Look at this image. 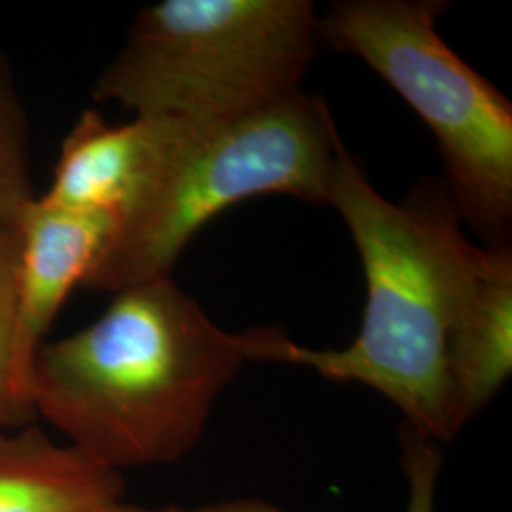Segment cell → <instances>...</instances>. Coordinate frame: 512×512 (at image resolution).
Here are the masks:
<instances>
[{"mask_svg":"<svg viewBox=\"0 0 512 512\" xmlns=\"http://www.w3.org/2000/svg\"><path fill=\"white\" fill-rule=\"evenodd\" d=\"M122 494L120 473L37 425L0 429V512H90Z\"/></svg>","mask_w":512,"mask_h":512,"instance_id":"cell-8","label":"cell"},{"mask_svg":"<svg viewBox=\"0 0 512 512\" xmlns=\"http://www.w3.org/2000/svg\"><path fill=\"white\" fill-rule=\"evenodd\" d=\"M319 40L310 0H162L137 12L93 99L219 124L300 92Z\"/></svg>","mask_w":512,"mask_h":512,"instance_id":"cell-4","label":"cell"},{"mask_svg":"<svg viewBox=\"0 0 512 512\" xmlns=\"http://www.w3.org/2000/svg\"><path fill=\"white\" fill-rule=\"evenodd\" d=\"M33 200L29 118L14 71L0 55V224H16Z\"/></svg>","mask_w":512,"mask_h":512,"instance_id":"cell-10","label":"cell"},{"mask_svg":"<svg viewBox=\"0 0 512 512\" xmlns=\"http://www.w3.org/2000/svg\"><path fill=\"white\" fill-rule=\"evenodd\" d=\"M114 224L110 213L61 209L38 198L19 215L14 389L31 412L29 380L37 351L71 291L90 274Z\"/></svg>","mask_w":512,"mask_h":512,"instance_id":"cell-6","label":"cell"},{"mask_svg":"<svg viewBox=\"0 0 512 512\" xmlns=\"http://www.w3.org/2000/svg\"><path fill=\"white\" fill-rule=\"evenodd\" d=\"M175 118H145L114 126L97 110H84L65 135L54 179L38 200L71 211H126L147 179Z\"/></svg>","mask_w":512,"mask_h":512,"instance_id":"cell-7","label":"cell"},{"mask_svg":"<svg viewBox=\"0 0 512 512\" xmlns=\"http://www.w3.org/2000/svg\"><path fill=\"white\" fill-rule=\"evenodd\" d=\"M18 270V228L0 224V429H16L33 416L14 389Z\"/></svg>","mask_w":512,"mask_h":512,"instance_id":"cell-11","label":"cell"},{"mask_svg":"<svg viewBox=\"0 0 512 512\" xmlns=\"http://www.w3.org/2000/svg\"><path fill=\"white\" fill-rule=\"evenodd\" d=\"M327 205L348 224L363 262L361 330L346 348L313 349L270 327L262 363L306 366L327 380L365 385L423 439H456L448 351L495 247L465 236L446 184L425 179L403 202H389L344 143Z\"/></svg>","mask_w":512,"mask_h":512,"instance_id":"cell-2","label":"cell"},{"mask_svg":"<svg viewBox=\"0 0 512 512\" xmlns=\"http://www.w3.org/2000/svg\"><path fill=\"white\" fill-rule=\"evenodd\" d=\"M512 372V253L495 247L448 351L452 416L461 433L488 408Z\"/></svg>","mask_w":512,"mask_h":512,"instance_id":"cell-9","label":"cell"},{"mask_svg":"<svg viewBox=\"0 0 512 512\" xmlns=\"http://www.w3.org/2000/svg\"><path fill=\"white\" fill-rule=\"evenodd\" d=\"M92 325L42 344L29 404L67 444L122 475L173 465L203 439L266 327L230 332L169 277L118 291Z\"/></svg>","mask_w":512,"mask_h":512,"instance_id":"cell-1","label":"cell"},{"mask_svg":"<svg viewBox=\"0 0 512 512\" xmlns=\"http://www.w3.org/2000/svg\"><path fill=\"white\" fill-rule=\"evenodd\" d=\"M90 512H287L272 501L260 497H230L219 499L194 507L181 505H165V507H141L133 503H124L122 499L110 501L101 507H95Z\"/></svg>","mask_w":512,"mask_h":512,"instance_id":"cell-13","label":"cell"},{"mask_svg":"<svg viewBox=\"0 0 512 512\" xmlns=\"http://www.w3.org/2000/svg\"><path fill=\"white\" fill-rule=\"evenodd\" d=\"M401 450V465L408 482L406 512H435L437 484L442 469L439 444L423 439L404 425Z\"/></svg>","mask_w":512,"mask_h":512,"instance_id":"cell-12","label":"cell"},{"mask_svg":"<svg viewBox=\"0 0 512 512\" xmlns=\"http://www.w3.org/2000/svg\"><path fill=\"white\" fill-rule=\"evenodd\" d=\"M444 0H344L319 37L384 78L433 131L446 188L482 247H509L512 105L437 31Z\"/></svg>","mask_w":512,"mask_h":512,"instance_id":"cell-5","label":"cell"},{"mask_svg":"<svg viewBox=\"0 0 512 512\" xmlns=\"http://www.w3.org/2000/svg\"><path fill=\"white\" fill-rule=\"evenodd\" d=\"M340 147L327 103L302 90L219 124L175 120L82 285L118 293L169 277L207 222L255 196L327 205Z\"/></svg>","mask_w":512,"mask_h":512,"instance_id":"cell-3","label":"cell"}]
</instances>
